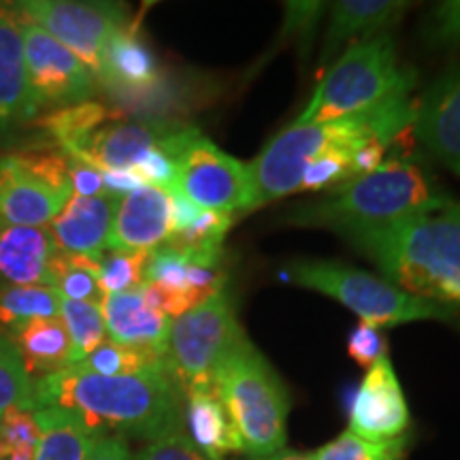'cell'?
Returning a JSON list of instances; mask_svg holds the SVG:
<instances>
[{
    "instance_id": "30",
    "label": "cell",
    "mask_w": 460,
    "mask_h": 460,
    "mask_svg": "<svg viewBox=\"0 0 460 460\" xmlns=\"http://www.w3.org/2000/svg\"><path fill=\"white\" fill-rule=\"evenodd\" d=\"M410 437L402 435L390 441H369L345 430L337 439L309 454V460H402Z\"/></svg>"
},
{
    "instance_id": "17",
    "label": "cell",
    "mask_w": 460,
    "mask_h": 460,
    "mask_svg": "<svg viewBox=\"0 0 460 460\" xmlns=\"http://www.w3.org/2000/svg\"><path fill=\"white\" fill-rule=\"evenodd\" d=\"M101 312L107 337L113 343L166 360L171 318L147 307L141 296V288L122 295H107Z\"/></svg>"
},
{
    "instance_id": "28",
    "label": "cell",
    "mask_w": 460,
    "mask_h": 460,
    "mask_svg": "<svg viewBox=\"0 0 460 460\" xmlns=\"http://www.w3.org/2000/svg\"><path fill=\"white\" fill-rule=\"evenodd\" d=\"M60 318L65 322L68 337H71L73 365H79V362L88 358L99 345L105 343L107 329L105 320H102L101 305L62 298Z\"/></svg>"
},
{
    "instance_id": "41",
    "label": "cell",
    "mask_w": 460,
    "mask_h": 460,
    "mask_svg": "<svg viewBox=\"0 0 460 460\" xmlns=\"http://www.w3.org/2000/svg\"><path fill=\"white\" fill-rule=\"evenodd\" d=\"M88 460H135V456L130 454L124 439H118V437H102V439H99V444L94 446V450H92Z\"/></svg>"
},
{
    "instance_id": "1",
    "label": "cell",
    "mask_w": 460,
    "mask_h": 460,
    "mask_svg": "<svg viewBox=\"0 0 460 460\" xmlns=\"http://www.w3.org/2000/svg\"><path fill=\"white\" fill-rule=\"evenodd\" d=\"M180 388L169 371L139 376H96L79 367H68L34 379L32 410L62 407L102 437L156 441L183 430Z\"/></svg>"
},
{
    "instance_id": "13",
    "label": "cell",
    "mask_w": 460,
    "mask_h": 460,
    "mask_svg": "<svg viewBox=\"0 0 460 460\" xmlns=\"http://www.w3.org/2000/svg\"><path fill=\"white\" fill-rule=\"evenodd\" d=\"M410 410L388 356L367 371L349 410V430L369 441H390L410 429Z\"/></svg>"
},
{
    "instance_id": "34",
    "label": "cell",
    "mask_w": 460,
    "mask_h": 460,
    "mask_svg": "<svg viewBox=\"0 0 460 460\" xmlns=\"http://www.w3.org/2000/svg\"><path fill=\"white\" fill-rule=\"evenodd\" d=\"M348 354L356 365L371 369L376 362L386 358V337L382 335V329L360 322L354 326L348 337Z\"/></svg>"
},
{
    "instance_id": "10",
    "label": "cell",
    "mask_w": 460,
    "mask_h": 460,
    "mask_svg": "<svg viewBox=\"0 0 460 460\" xmlns=\"http://www.w3.org/2000/svg\"><path fill=\"white\" fill-rule=\"evenodd\" d=\"M73 197L68 158L54 152L0 156V220L9 226L41 228Z\"/></svg>"
},
{
    "instance_id": "31",
    "label": "cell",
    "mask_w": 460,
    "mask_h": 460,
    "mask_svg": "<svg viewBox=\"0 0 460 460\" xmlns=\"http://www.w3.org/2000/svg\"><path fill=\"white\" fill-rule=\"evenodd\" d=\"M34 379L28 376L9 335L0 332V418L9 410H32Z\"/></svg>"
},
{
    "instance_id": "2",
    "label": "cell",
    "mask_w": 460,
    "mask_h": 460,
    "mask_svg": "<svg viewBox=\"0 0 460 460\" xmlns=\"http://www.w3.org/2000/svg\"><path fill=\"white\" fill-rule=\"evenodd\" d=\"M348 239L407 295L444 307L460 305V203L424 211Z\"/></svg>"
},
{
    "instance_id": "32",
    "label": "cell",
    "mask_w": 460,
    "mask_h": 460,
    "mask_svg": "<svg viewBox=\"0 0 460 460\" xmlns=\"http://www.w3.org/2000/svg\"><path fill=\"white\" fill-rule=\"evenodd\" d=\"M149 252L107 250L101 256V286L105 295L135 292L146 284Z\"/></svg>"
},
{
    "instance_id": "11",
    "label": "cell",
    "mask_w": 460,
    "mask_h": 460,
    "mask_svg": "<svg viewBox=\"0 0 460 460\" xmlns=\"http://www.w3.org/2000/svg\"><path fill=\"white\" fill-rule=\"evenodd\" d=\"M15 7L28 22L41 26L58 43L73 51L90 68L94 79L107 41L126 26V9L115 3L26 0Z\"/></svg>"
},
{
    "instance_id": "33",
    "label": "cell",
    "mask_w": 460,
    "mask_h": 460,
    "mask_svg": "<svg viewBox=\"0 0 460 460\" xmlns=\"http://www.w3.org/2000/svg\"><path fill=\"white\" fill-rule=\"evenodd\" d=\"M41 429L34 411L9 410L0 418V460H34Z\"/></svg>"
},
{
    "instance_id": "12",
    "label": "cell",
    "mask_w": 460,
    "mask_h": 460,
    "mask_svg": "<svg viewBox=\"0 0 460 460\" xmlns=\"http://www.w3.org/2000/svg\"><path fill=\"white\" fill-rule=\"evenodd\" d=\"M26 84L34 109L79 105L94 94L96 79L73 51L58 43L41 26L24 24Z\"/></svg>"
},
{
    "instance_id": "38",
    "label": "cell",
    "mask_w": 460,
    "mask_h": 460,
    "mask_svg": "<svg viewBox=\"0 0 460 460\" xmlns=\"http://www.w3.org/2000/svg\"><path fill=\"white\" fill-rule=\"evenodd\" d=\"M324 3H286L284 34L292 37H309L324 13Z\"/></svg>"
},
{
    "instance_id": "7",
    "label": "cell",
    "mask_w": 460,
    "mask_h": 460,
    "mask_svg": "<svg viewBox=\"0 0 460 460\" xmlns=\"http://www.w3.org/2000/svg\"><path fill=\"white\" fill-rule=\"evenodd\" d=\"M284 279L335 298L360 322L377 329L420 320H450L454 315L450 307L422 301L386 279L335 261H296L288 264Z\"/></svg>"
},
{
    "instance_id": "26",
    "label": "cell",
    "mask_w": 460,
    "mask_h": 460,
    "mask_svg": "<svg viewBox=\"0 0 460 460\" xmlns=\"http://www.w3.org/2000/svg\"><path fill=\"white\" fill-rule=\"evenodd\" d=\"M62 295L58 288L3 286L0 288V324L11 331L32 320L60 318Z\"/></svg>"
},
{
    "instance_id": "8",
    "label": "cell",
    "mask_w": 460,
    "mask_h": 460,
    "mask_svg": "<svg viewBox=\"0 0 460 460\" xmlns=\"http://www.w3.org/2000/svg\"><path fill=\"white\" fill-rule=\"evenodd\" d=\"M160 149L175 163V188L171 194H180L199 209L222 216L254 211L250 164L222 152L199 128L180 124L160 143Z\"/></svg>"
},
{
    "instance_id": "16",
    "label": "cell",
    "mask_w": 460,
    "mask_h": 460,
    "mask_svg": "<svg viewBox=\"0 0 460 460\" xmlns=\"http://www.w3.org/2000/svg\"><path fill=\"white\" fill-rule=\"evenodd\" d=\"M171 194L143 186L118 200L107 250L152 252L171 237Z\"/></svg>"
},
{
    "instance_id": "15",
    "label": "cell",
    "mask_w": 460,
    "mask_h": 460,
    "mask_svg": "<svg viewBox=\"0 0 460 460\" xmlns=\"http://www.w3.org/2000/svg\"><path fill=\"white\" fill-rule=\"evenodd\" d=\"M411 128L430 156L460 177V66L437 79L416 101Z\"/></svg>"
},
{
    "instance_id": "21",
    "label": "cell",
    "mask_w": 460,
    "mask_h": 460,
    "mask_svg": "<svg viewBox=\"0 0 460 460\" xmlns=\"http://www.w3.org/2000/svg\"><path fill=\"white\" fill-rule=\"evenodd\" d=\"M186 422L190 441L209 460L243 452L241 437L216 388H200L186 394Z\"/></svg>"
},
{
    "instance_id": "40",
    "label": "cell",
    "mask_w": 460,
    "mask_h": 460,
    "mask_svg": "<svg viewBox=\"0 0 460 460\" xmlns=\"http://www.w3.org/2000/svg\"><path fill=\"white\" fill-rule=\"evenodd\" d=\"M102 186H105L107 197L119 199L126 197V194L135 192L143 186H147L146 181L141 180L139 172L135 169H115V171H101Z\"/></svg>"
},
{
    "instance_id": "24",
    "label": "cell",
    "mask_w": 460,
    "mask_h": 460,
    "mask_svg": "<svg viewBox=\"0 0 460 460\" xmlns=\"http://www.w3.org/2000/svg\"><path fill=\"white\" fill-rule=\"evenodd\" d=\"M41 439L34 460H88L102 435L90 429L75 411L43 407L34 411Z\"/></svg>"
},
{
    "instance_id": "23",
    "label": "cell",
    "mask_w": 460,
    "mask_h": 460,
    "mask_svg": "<svg viewBox=\"0 0 460 460\" xmlns=\"http://www.w3.org/2000/svg\"><path fill=\"white\" fill-rule=\"evenodd\" d=\"M28 376L45 377L73 367V345L62 318L32 320L9 335Z\"/></svg>"
},
{
    "instance_id": "5",
    "label": "cell",
    "mask_w": 460,
    "mask_h": 460,
    "mask_svg": "<svg viewBox=\"0 0 460 460\" xmlns=\"http://www.w3.org/2000/svg\"><path fill=\"white\" fill-rule=\"evenodd\" d=\"M214 388L252 460L273 456L288 439L286 386L269 360L247 337L234 345L217 365Z\"/></svg>"
},
{
    "instance_id": "14",
    "label": "cell",
    "mask_w": 460,
    "mask_h": 460,
    "mask_svg": "<svg viewBox=\"0 0 460 460\" xmlns=\"http://www.w3.org/2000/svg\"><path fill=\"white\" fill-rule=\"evenodd\" d=\"M180 124L163 122H124L115 118L111 122L102 124L85 139L82 146L68 154L66 158L79 160V163L92 166L96 171H115V169H135L143 156L152 149L160 147L166 137Z\"/></svg>"
},
{
    "instance_id": "20",
    "label": "cell",
    "mask_w": 460,
    "mask_h": 460,
    "mask_svg": "<svg viewBox=\"0 0 460 460\" xmlns=\"http://www.w3.org/2000/svg\"><path fill=\"white\" fill-rule=\"evenodd\" d=\"M26 17L20 9L0 7V119L24 122L37 115L26 84Z\"/></svg>"
},
{
    "instance_id": "37",
    "label": "cell",
    "mask_w": 460,
    "mask_h": 460,
    "mask_svg": "<svg viewBox=\"0 0 460 460\" xmlns=\"http://www.w3.org/2000/svg\"><path fill=\"white\" fill-rule=\"evenodd\" d=\"M135 171L139 172V177L147 186L160 188L169 194L175 188V163L160 147L147 152L141 163L135 166Z\"/></svg>"
},
{
    "instance_id": "39",
    "label": "cell",
    "mask_w": 460,
    "mask_h": 460,
    "mask_svg": "<svg viewBox=\"0 0 460 460\" xmlns=\"http://www.w3.org/2000/svg\"><path fill=\"white\" fill-rule=\"evenodd\" d=\"M68 177H71V188L75 197H107L101 171L92 169V166L79 163V160L68 158Z\"/></svg>"
},
{
    "instance_id": "36",
    "label": "cell",
    "mask_w": 460,
    "mask_h": 460,
    "mask_svg": "<svg viewBox=\"0 0 460 460\" xmlns=\"http://www.w3.org/2000/svg\"><path fill=\"white\" fill-rule=\"evenodd\" d=\"M135 460H209L197 446L183 435V430L160 437L156 441H149L137 452Z\"/></svg>"
},
{
    "instance_id": "4",
    "label": "cell",
    "mask_w": 460,
    "mask_h": 460,
    "mask_svg": "<svg viewBox=\"0 0 460 460\" xmlns=\"http://www.w3.org/2000/svg\"><path fill=\"white\" fill-rule=\"evenodd\" d=\"M450 200L420 164L388 160L376 171L329 190L324 199L292 209L288 222L296 226L331 228L348 237L360 230L439 209Z\"/></svg>"
},
{
    "instance_id": "35",
    "label": "cell",
    "mask_w": 460,
    "mask_h": 460,
    "mask_svg": "<svg viewBox=\"0 0 460 460\" xmlns=\"http://www.w3.org/2000/svg\"><path fill=\"white\" fill-rule=\"evenodd\" d=\"M424 32H427V41L437 48L460 45V0L437 4L424 26Z\"/></svg>"
},
{
    "instance_id": "9",
    "label": "cell",
    "mask_w": 460,
    "mask_h": 460,
    "mask_svg": "<svg viewBox=\"0 0 460 460\" xmlns=\"http://www.w3.org/2000/svg\"><path fill=\"white\" fill-rule=\"evenodd\" d=\"M245 337L224 288L199 307L171 320L166 371L181 394L214 386L217 365Z\"/></svg>"
},
{
    "instance_id": "25",
    "label": "cell",
    "mask_w": 460,
    "mask_h": 460,
    "mask_svg": "<svg viewBox=\"0 0 460 460\" xmlns=\"http://www.w3.org/2000/svg\"><path fill=\"white\" fill-rule=\"evenodd\" d=\"M124 111H115V109H107L101 102H79V105L71 107H60L54 111L45 113L43 118L37 119V124L41 126L45 132H49V137L58 146L68 154H73L82 143L96 128H101L102 124L111 122L115 118H122Z\"/></svg>"
},
{
    "instance_id": "29",
    "label": "cell",
    "mask_w": 460,
    "mask_h": 460,
    "mask_svg": "<svg viewBox=\"0 0 460 460\" xmlns=\"http://www.w3.org/2000/svg\"><path fill=\"white\" fill-rule=\"evenodd\" d=\"M79 369L96 373V376H139L149 371H166V360L158 356L139 352V349L124 348L113 341H105L92 352L88 358L79 362Z\"/></svg>"
},
{
    "instance_id": "18",
    "label": "cell",
    "mask_w": 460,
    "mask_h": 460,
    "mask_svg": "<svg viewBox=\"0 0 460 460\" xmlns=\"http://www.w3.org/2000/svg\"><path fill=\"white\" fill-rule=\"evenodd\" d=\"M118 200L113 197L68 199L65 209L49 222V234L58 250L101 258L107 250Z\"/></svg>"
},
{
    "instance_id": "42",
    "label": "cell",
    "mask_w": 460,
    "mask_h": 460,
    "mask_svg": "<svg viewBox=\"0 0 460 460\" xmlns=\"http://www.w3.org/2000/svg\"><path fill=\"white\" fill-rule=\"evenodd\" d=\"M258 460H309V456H303V454H296V452H278L273 454V456H267V458H258Z\"/></svg>"
},
{
    "instance_id": "19",
    "label": "cell",
    "mask_w": 460,
    "mask_h": 460,
    "mask_svg": "<svg viewBox=\"0 0 460 460\" xmlns=\"http://www.w3.org/2000/svg\"><path fill=\"white\" fill-rule=\"evenodd\" d=\"M56 252L49 230L4 226L0 220V279L7 284L56 288L51 271Z\"/></svg>"
},
{
    "instance_id": "22",
    "label": "cell",
    "mask_w": 460,
    "mask_h": 460,
    "mask_svg": "<svg viewBox=\"0 0 460 460\" xmlns=\"http://www.w3.org/2000/svg\"><path fill=\"white\" fill-rule=\"evenodd\" d=\"M410 3L396 0H341L331 9V24L324 41V60L335 54L339 45L354 37L369 41L386 28H393L401 22Z\"/></svg>"
},
{
    "instance_id": "3",
    "label": "cell",
    "mask_w": 460,
    "mask_h": 460,
    "mask_svg": "<svg viewBox=\"0 0 460 460\" xmlns=\"http://www.w3.org/2000/svg\"><path fill=\"white\" fill-rule=\"evenodd\" d=\"M413 113L416 101H410V94H399L365 113L326 124H292L281 130L250 164L254 209L298 192L305 169L331 149L371 143L388 147L399 132L411 128Z\"/></svg>"
},
{
    "instance_id": "27",
    "label": "cell",
    "mask_w": 460,
    "mask_h": 460,
    "mask_svg": "<svg viewBox=\"0 0 460 460\" xmlns=\"http://www.w3.org/2000/svg\"><path fill=\"white\" fill-rule=\"evenodd\" d=\"M51 271L56 278V288L60 290L62 298L68 301H84L102 305L105 290L101 286V258L66 254L56 252L51 261Z\"/></svg>"
},
{
    "instance_id": "6",
    "label": "cell",
    "mask_w": 460,
    "mask_h": 460,
    "mask_svg": "<svg viewBox=\"0 0 460 460\" xmlns=\"http://www.w3.org/2000/svg\"><path fill=\"white\" fill-rule=\"evenodd\" d=\"M416 73L402 68L390 34L349 45L314 90L295 124H326L365 113L399 94H410Z\"/></svg>"
}]
</instances>
